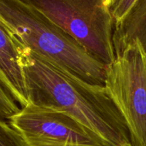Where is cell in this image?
Instances as JSON below:
<instances>
[{"label": "cell", "instance_id": "6da1fadb", "mask_svg": "<svg viewBox=\"0 0 146 146\" xmlns=\"http://www.w3.org/2000/svg\"><path fill=\"white\" fill-rule=\"evenodd\" d=\"M21 61L33 103L56 107L110 146H133L127 124L104 86L91 84L24 45Z\"/></svg>", "mask_w": 146, "mask_h": 146}, {"label": "cell", "instance_id": "5b68a950", "mask_svg": "<svg viewBox=\"0 0 146 146\" xmlns=\"http://www.w3.org/2000/svg\"><path fill=\"white\" fill-rule=\"evenodd\" d=\"M26 146H110L68 113L31 103L8 119Z\"/></svg>", "mask_w": 146, "mask_h": 146}, {"label": "cell", "instance_id": "3957f363", "mask_svg": "<svg viewBox=\"0 0 146 146\" xmlns=\"http://www.w3.org/2000/svg\"><path fill=\"white\" fill-rule=\"evenodd\" d=\"M107 66L115 58V23L105 0H22Z\"/></svg>", "mask_w": 146, "mask_h": 146}, {"label": "cell", "instance_id": "8992f818", "mask_svg": "<svg viewBox=\"0 0 146 146\" xmlns=\"http://www.w3.org/2000/svg\"><path fill=\"white\" fill-rule=\"evenodd\" d=\"M21 46L0 21V81L14 100L23 107L33 103V98L21 66Z\"/></svg>", "mask_w": 146, "mask_h": 146}, {"label": "cell", "instance_id": "8fae6325", "mask_svg": "<svg viewBox=\"0 0 146 146\" xmlns=\"http://www.w3.org/2000/svg\"><path fill=\"white\" fill-rule=\"evenodd\" d=\"M114 0H105V4L108 6V8L110 7V5L112 3V2H113Z\"/></svg>", "mask_w": 146, "mask_h": 146}, {"label": "cell", "instance_id": "30bf717a", "mask_svg": "<svg viewBox=\"0 0 146 146\" xmlns=\"http://www.w3.org/2000/svg\"><path fill=\"white\" fill-rule=\"evenodd\" d=\"M19 110L17 103L0 81V115L5 119H9Z\"/></svg>", "mask_w": 146, "mask_h": 146}, {"label": "cell", "instance_id": "277c9868", "mask_svg": "<svg viewBox=\"0 0 146 146\" xmlns=\"http://www.w3.org/2000/svg\"><path fill=\"white\" fill-rule=\"evenodd\" d=\"M106 92L124 119L133 146H146V51L135 39L107 66Z\"/></svg>", "mask_w": 146, "mask_h": 146}, {"label": "cell", "instance_id": "ba28073f", "mask_svg": "<svg viewBox=\"0 0 146 146\" xmlns=\"http://www.w3.org/2000/svg\"><path fill=\"white\" fill-rule=\"evenodd\" d=\"M139 0H114L109 9L112 15L115 27L120 25L129 15Z\"/></svg>", "mask_w": 146, "mask_h": 146}, {"label": "cell", "instance_id": "52a82bcc", "mask_svg": "<svg viewBox=\"0 0 146 146\" xmlns=\"http://www.w3.org/2000/svg\"><path fill=\"white\" fill-rule=\"evenodd\" d=\"M115 53L137 39L146 51V0H139L127 18L114 30Z\"/></svg>", "mask_w": 146, "mask_h": 146}, {"label": "cell", "instance_id": "9c48e42d", "mask_svg": "<svg viewBox=\"0 0 146 146\" xmlns=\"http://www.w3.org/2000/svg\"><path fill=\"white\" fill-rule=\"evenodd\" d=\"M0 146H26L19 133L9 122L0 119Z\"/></svg>", "mask_w": 146, "mask_h": 146}, {"label": "cell", "instance_id": "7a4b0ae2", "mask_svg": "<svg viewBox=\"0 0 146 146\" xmlns=\"http://www.w3.org/2000/svg\"><path fill=\"white\" fill-rule=\"evenodd\" d=\"M0 21L25 47L91 84L104 86L107 65L34 7L0 0Z\"/></svg>", "mask_w": 146, "mask_h": 146}]
</instances>
